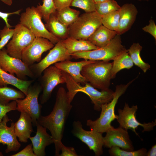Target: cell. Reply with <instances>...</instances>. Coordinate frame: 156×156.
<instances>
[{"mask_svg":"<svg viewBox=\"0 0 156 156\" xmlns=\"http://www.w3.org/2000/svg\"><path fill=\"white\" fill-rule=\"evenodd\" d=\"M40 79L42 90L40 99L41 104L46 103L50 98L55 87L60 84L65 83L62 71L55 66H50L43 72Z\"/></svg>","mask_w":156,"mask_h":156,"instance_id":"13","label":"cell"},{"mask_svg":"<svg viewBox=\"0 0 156 156\" xmlns=\"http://www.w3.org/2000/svg\"><path fill=\"white\" fill-rule=\"evenodd\" d=\"M112 66V63L109 62L96 61L84 66L81 73L93 87L105 90L110 85Z\"/></svg>","mask_w":156,"mask_h":156,"instance_id":"4","label":"cell"},{"mask_svg":"<svg viewBox=\"0 0 156 156\" xmlns=\"http://www.w3.org/2000/svg\"><path fill=\"white\" fill-rule=\"evenodd\" d=\"M65 89L59 88L53 109L47 116L41 115L37 122L50 131L54 141L55 155L59 156L65 126L72 105Z\"/></svg>","mask_w":156,"mask_h":156,"instance_id":"1","label":"cell"},{"mask_svg":"<svg viewBox=\"0 0 156 156\" xmlns=\"http://www.w3.org/2000/svg\"><path fill=\"white\" fill-rule=\"evenodd\" d=\"M142 29L151 35L156 40V25L153 20L151 19L149 24L143 27Z\"/></svg>","mask_w":156,"mask_h":156,"instance_id":"38","label":"cell"},{"mask_svg":"<svg viewBox=\"0 0 156 156\" xmlns=\"http://www.w3.org/2000/svg\"><path fill=\"white\" fill-rule=\"evenodd\" d=\"M42 17L36 7L32 6L27 8L25 12L22 13L20 23L30 30L36 37L46 38L54 44L59 40L46 28L42 23Z\"/></svg>","mask_w":156,"mask_h":156,"instance_id":"7","label":"cell"},{"mask_svg":"<svg viewBox=\"0 0 156 156\" xmlns=\"http://www.w3.org/2000/svg\"><path fill=\"white\" fill-rule=\"evenodd\" d=\"M17 103L15 100L6 105L0 103V122L3 117L9 112L16 110Z\"/></svg>","mask_w":156,"mask_h":156,"instance_id":"36","label":"cell"},{"mask_svg":"<svg viewBox=\"0 0 156 156\" xmlns=\"http://www.w3.org/2000/svg\"><path fill=\"white\" fill-rule=\"evenodd\" d=\"M116 34V31L110 30L102 25L87 40L98 48H100L108 44Z\"/></svg>","mask_w":156,"mask_h":156,"instance_id":"22","label":"cell"},{"mask_svg":"<svg viewBox=\"0 0 156 156\" xmlns=\"http://www.w3.org/2000/svg\"><path fill=\"white\" fill-rule=\"evenodd\" d=\"M54 44L48 39L36 37L23 51L21 60L29 66L41 60L42 53L50 50Z\"/></svg>","mask_w":156,"mask_h":156,"instance_id":"15","label":"cell"},{"mask_svg":"<svg viewBox=\"0 0 156 156\" xmlns=\"http://www.w3.org/2000/svg\"><path fill=\"white\" fill-rule=\"evenodd\" d=\"M3 154H2V153H1V152H0V156H3Z\"/></svg>","mask_w":156,"mask_h":156,"instance_id":"46","label":"cell"},{"mask_svg":"<svg viewBox=\"0 0 156 156\" xmlns=\"http://www.w3.org/2000/svg\"><path fill=\"white\" fill-rule=\"evenodd\" d=\"M137 105H133L129 107L127 103H125L123 109H118V114L116 119L119 124V127L126 130L130 129L139 136L136 132L139 126H142L143 128L142 132L150 131L153 130L156 125V120L147 123H142L138 121L136 118V112L138 110Z\"/></svg>","mask_w":156,"mask_h":156,"instance_id":"10","label":"cell"},{"mask_svg":"<svg viewBox=\"0 0 156 156\" xmlns=\"http://www.w3.org/2000/svg\"><path fill=\"white\" fill-rule=\"evenodd\" d=\"M139 1H148L150 0H138Z\"/></svg>","mask_w":156,"mask_h":156,"instance_id":"45","label":"cell"},{"mask_svg":"<svg viewBox=\"0 0 156 156\" xmlns=\"http://www.w3.org/2000/svg\"><path fill=\"white\" fill-rule=\"evenodd\" d=\"M21 112L20 117L14 123L16 135L20 142L26 143L33 131L32 121L30 116L23 112Z\"/></svg>","mask_w":156,"mask_h":156,"instance_id":"21","label":"cell"},{"mask_svg":"<svg viewBox=\"0 0 156 156\" xmlns=\"http://www.w3.org/2000/svg\"><path fill=\"white\" fill-rule=\"evenodd\" d=\"M127 50L122 44L120 35L116 34L105 46L96 49L78 52L70 55L72 58L109 62Z\"/></svg>","mask_w":156,"mask_h":156,"instance_id":"5","label":"cell"},{"mask_svg":"<svg viewBox=\"0 0 156 156\" xmlns=\"http://www.w3.org/2000/svg\"><path fill=\"white\" fill-rule=\"evenodd\" d=\"M0 67L4 71L21 79L25 80L27 77L34 78L35 76L29 67L21 60L11 56L4 48L0 50Z\"/></svg>","mask_w":156,"mask_h":156,"instance_id":"14","label":"cell"},{"mask_svg":"<svg viewBox=\"0 0 156 156\" xmlns=\"http://www.w3.org/2000/svg\"><path fill=\"white\" fill-rule=\"evenodd\" d=\"M102 25L108 29L116 32L118 31L119 23V11L110 12L101 16Z\"/></svg>","mask_w":156,"mask_h":156,"instance_id":"30","label":"cell"},{"mask_svg":"<svg viewBox=\"0 0 156 156\" xmlns=\"http://www.w3.org/2000/svg\"><path fill=\"white\" fill-rule=\"evenodd\" d=\"M11 156H35L33 150L32 144L27 146L20 152L11 155Z\"/></svg>","mask_w":156,"mask_h":156,"instance_id":"39","label":"cell"},{"mask_svg":"<svg viewBox=\"0 0 156 156\" xmlns=\"http://www.w3.org/2000/svg\"><path fill=\"white\" fill-rule=\"evenodd\" d=\"M95 4H97L105 1L108 0H93Z\"/></svg>","mask_w":156,"mask_h":156,"instance_id":"44","label":"cell"},{"mask_svg":"<svg viewBox=\"0 0 156 156\" xmlns=\"http://www.w3.org/2000/svg\"><path fill=\"white\" fill-rule=\"evenodd\" d=\"M101 16L96 11L84 13L68 27L69 37L77 39L87 40L102 25Z\"/></svg>","mask_w":156,"mask_h":156,"instance_id":"6","label":"cell"},{"mask_svg":"<svg viewBox=\"0 0 156 156\" xmlns=\"http://www.w3.org/2000/svg\"><path fill=\"white\" fill-rule=\"evenodd\" d=\"M62 41L70 55L77 52L89 51L98 48L87 40L77 39L69 37Z\"/></svg>","mask_w":156,"mask_h":156,"instance_id":"25","label":"cell"},{"mask_svg":"<svg viewBox=\"0 0 156 156\" xmlns=\"http://www.w3.org/2000/svg\"><path fill=\"white\" fill-rule=\"evenodd\" d=\"M25 95L20 90L7 86L0 87V103L6 105L11 101L24 99Z\"/></svg>","mask_w":156,"mask_h":156,"instance_id":"29","label":"cell"},{"mask_svg":"<svg viewBox=\"0 0 156 156\" xmlns=\"http://www.w3.org/2000/svg\"><path fill=\"white\" fill-rule=\"evenodd\" d=\"M36 126V134L34 137L30 136L29 139L31 142L33 150L35 156H44L46 155V147L54 143V140L47 132V129L37 122Z\"/></svg>","mask_w":156,"mask_h":156,"instance_id":"19","label":"cell"},{"mask_svg":"<svg viewBox=\"0 0 156 156\" xmlns=\"http://www.w3.org/2000/svg\"><path fill=\"white\" fill-rule=\"evenodd\" d=\"M156 155V145H154L152 146L151 149L147 152L146 156H155Z\"/></svg>","mask_w":156,"mask_h":156,"instance_id":"42","label":"cell"},{"mask_svg":"<svg viewBox=\"0 0 156 156\" xmlns=\"http://www.w3.org/2000/svg\"><path fill=\"white\" fill-rule=\"evenodd\" d=\"M73 0H53L57 11H59L65 8L70 7Z\"/></svg>","mask_w":156,"mask_h":156,"instance_id":"40","label":"cell"},{"mask_svg":"<svg viewBox=\"0 0 156 156\" xmlns=\"http://www.w3.org/2000/svg\"><path fill=\"white\" fill-rule=\"evenodd\" d=\"M42 90L40 85L35 84L30 85L26 97L24 99L15 100L17 103L16 110L20 112H25L29 114L34 126H36L37 120L41 115L42 106L38 103V98Z\"/></svg>","mask_w":156,"mask_h":156,"instance_id":"8","label":"cell"},{"mask_svg":"<svg viewBox=\"0 0 156 156\" xmlns=\"http://www.w3.org/2000/svg\"><path fill=\"white\" fill-rule=\"evenodd\" d=\"M55 13L58 20L68 27L77 19L80 12L68 7L59 11L56 10Z\"/></svg>","mask_w":156,"mask_h":156,"instance_id":"28","label":"cell"},{"mask_svg":"<svg viewBox=\"0 0 156 156\" xmlns=\"http://www.w3.org/2000/svg\"><path fill=\"white\" fill-rule=\"evenodd\" d=\"M120 8V6L114 0H108L95 4L96 11L101 16L119 11Z\"/></svg>","mask_w":156,"mask_h":156,"instance_id":"31","label":"cell"},{"mask_svg":"<svg viewBox=\"0 0 156 156\" xmlns=\"http://www.w3.org/2000/svg\"><path fill=\"white\" fill-rule=\"evenodd\" d=\"M14 29L8 28L5 26L3 28L0 30V50L7 45L12 38Z\"/></svg>","mask_w":156,"mask_h":156,"instance_id":"35","label":"cell"},{"mask_svg":"<svg viewBox=\"0 0 156 156\" xmlns=\"http://www.w3.org/2000/svg\"><path fill=\"white\" fill-rule=\"evenodd\" d=\"M137 78L126 84H120L116 87L114 97L110 102L103 105L101 108L99 117L96 120L90 119L87 121L86 125L91 130H94L103 133L114 127L112 122L117 119L118 115L115 114V108L119 97L123 94L128 87Z\"/></svg>","mask_w":156,"mask_h":156,"instance_id":"3","label":"cell"},{"mask_svg":"<svg viewBox=\"0 0 156 156\" xmlns=\"http://www.w3.org/2000/svg\"><path fill=\"white\" fill-rule=\"evenodd\" d=\"M109 149V153L112 156H145L147 151L144 148L132 151L124 150L117 146H113Z\"/></svg>","mask_w":156,"mask_h":156,"instance_id":"32","label":"cell"},{"mask_svg":"<svg viewBox=\"0 0 156 156\" xmlns=\"http://www.w3.org/2000/svg\"><path fill=\"white\" fill-rule=\"evenodd\" d=\"M72 58L62 40H60L44 58L29 67L34 76L38 77L46 68L52 64Z\"/></svg>","mask_w":156,"mask_h":156,"instance_id":"11","label":"cell"},{"mask_svg":"<svg viewBox=\"0 0 156 156\" xmlns=\"http://www.w3.org/2000/svg\"><path fill=\"white\" fill-rule=\"evenodd\" d=\"M119 12V23L116 33L121 35L131 29L135 20L138 11L134 4L127 3L120 6Z\"/></svg>","mask_w":156,"mask_h":156,"instance_id":"20","label":"cell"},{"mask_svg":"<svg viewBox=\"0 0 156 156\" xmlns=\"http://www.w3.org/2000/svg\"><path fill=\"white\" fill-rule=\"evenodd\" d=\"M34 81L19 79L4 71L0 67V87L12 85L18 88L26 96L29 88Z\"/></svg>","mask_w":156,"mask_h":156,"instance_id":"23","label":"cell"},{"mask_svg":"<svg viewBox=\"0 0 156 156\" xmlns=\"http://www.w3.org/2000/svg\"><path fill=\"white\" fill-rule=\"evenodd\" d=\"M40 12L44 21L47 22L50 15L55 12L56 10L53 0H43V4H39L36 7Z\"/></svg>","mask_w":156,"mask_h":156,"instance_id":"33","label":"cell"},{"mask_svg":"<svg viewBox=\"0 0 156 156\" xmlns=\"http://www.w3.org/2000/svg\"><path fill=\"white\" fill-rule=\"evenodd\" d=\"M35 37L30 30L18 23L15 26L12 39L6 45V51L11 56L21 60L23 51Z\"/></svg>","mask_w":156,"mask_h":156,"instance_id":"9","label":"cell"},{"mask_svg":"<svg viewBox=\"0 0 156 156\" xmlns=\"http://www.w3.org/2000/svg\"><path fill=\"white\" fill-rule=\"evenodd\" d=\"M10 120H11L6 114L0 122V143L7 146L5 150L6 153L16 151L21 146L15 133L14 123L12 122L10 127L7 126V122Z\"/></svg>","mask_w":156,"mask_h":156,"instance_id":"17","label":"cell"},{"mask_svg":"<svg viewBox=\"0 0 156 156\" xmlns=\"http://www.w3.org/2000/svg\"><path fill=\"white\" fill-rule=\"evenodd\" d=\"M5 4L10 6L12 4L13 0H0Z\"/></svg>","mask_w":156,"mask_h":156,"instance_id":"43","label":"cell"},{"mask_svg":"<svg viewBox=\"0 0 156 156\" xmlns=\"http://www.w3.org/2000/svg\"><path fill=\"white\" fill-rule=\"evenodd\" d=\"M142 48L139 43H134L128 49V52L133 64L145 73L150 69L151 67L149 64L143 60L140 56V53Z\"/></svg>","mask_w":156,"mask_h":156,"instance_id":"27","label":"cell"},{"mask_svg":"<svg viewBox=\"0 0 156 156\" xmlns=\"http://www.w3.org/2000/svg\"><path fill=\"white\" fill-rule=\"evenodd\" d=\"M71 132L75 136L86 144L90 150L93 151L96 156L102 155L103 146L102 133L94 130H85L79 121H74Z\"/></svg>","mask_w":156,"mask_h":156,"instance_id":"12","label":"cell"},{"mask_svg":"<svg viewBox=\"0 0 156 156\" xmlns=\"http://www.w3.org/2000/svg\"><path fill=\"white\" fill-rule=\"evenodd\" d=\"M66 88L69 100L71 103L75 96L79 92L84 93L90 98L94 105V109L97 111H100L102 106L107 103L114 97V92L110 89L100 91L86 82L84 86L76 82L68 73L62 71Z\"/></svg>","mask_w":156,"mask_h":156,"instance_id":"2","label":"cell"},{"mask_svg":"<svg viewBox=\"0 0 156 156\" xmlns=\"http://www.w3.org/2000/svg\"><path fill=\"white\" fill-rule=\"evenodd\" d=\"M112 62L111 71V79L114 78L117 73L123 69H130L133 65L128 52V49L117 56Z\"/></svg>","mask_w":156,"mask_h":156,"instance_id":"26","label":"cell"},{"mask_svg":"<svg viewBox=\"0 0 156 156\" xmlns=\"http://www.w3.org/2000/svg\"><path fill=\"white\" fill-rule=\"evenodd\" d=\"M70 6L81 9L86 13L96 11L95 4L93 0H73Z\"/></svg>","mask_w":156,"mask_h":156,"instance_id":"34","label":"cell"},{"mask_svg":"<svg viewBox=\"0 0 156 156\" xmlns=\"http://www.w3.org/2000/svg\"><path fill=\"white\" fill-rule=\"evenodd\" d=\"M106 133L103 138L104 147L110 148L113 146H117L125 150H134L127 130L120 127L116 128L113 127Z\"/></svg>","mask_w":156,"mask_h":156,"instance_id":"16","label":"cell"},{"mask_svg":"<svg viewBox=\"0 0 156 156\" xmlns=\"http://www.w3.org/2000/svg\"><path fill=\"white\" fill-rule=\"evenodd\" d=\"M44 25L50 33L60 40L69 37L68 27L58 20L55 12L50 15Z\"/></svg>","mask_w":156,"mask_h":156,"instance_id":"24","label":"cell"},{"mask_svg":"<svg viewBox=\"0 0 156 156\" xmlns=\"http://www.w3.org/2000/svg\"><path fill=\"white\" fill-rule=\"evenodd\" d=\"M21 10H19L14 12L9 13L3 12L0 11V17L5 21L6 26L8 28H11L12 27L9 23V17L12 14L19 15Z\"/></svg>","mask_w":156,"mask_h":156,"instance_id":"41","label":"cell"},{"mask_svg":"<svg viewBox=\"0 0 156 156\" xmlns=\"http://www.w3.org/2000/svg\"><path fill=\"white\" fill-rule=\"evenodd\" d=\"M61 153L59 156H78L75 148L72 147H68L64 146L62 143L60 145Z\"/></svg>","mask_w":156,"mask_h":156,"instance_id":"37","label":"cell"},{"mask_svg":"<svg viewBox=\"0 0 156 156\" xmlns=\"http://www.w3.org/2000/svg\"><path fill=\"white\" fill-rule=\"evenodd\" d=\"M94 61L84 60L81 61L74 62L70 60H66L57 62L54 65L69 74L77 83L84 85L87 82L81 74V70L85 65Z\"/></svg>","mask_w":156,"mask_h":156,"instance_id":"18","label":"cell"}]
</instances>
